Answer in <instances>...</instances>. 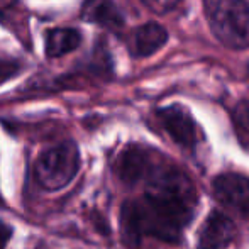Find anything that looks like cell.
<instances>
[{"label": "cell", "mask_w": 249, "mask_h": 249, "mask_svg": "<svg viewBox=\"0 0 249 249\" xmlns=\"http://www.w3.org/2000/svg\"><path fill=\"white\" fill-rule=\"evenodd\" d=\"M144 181L148 183L144 195L127 200L121 209L122 239L131 248H138L144 237L178 244L198 205L194 183L163 158Z\"/></svg>", "instance_id": "obj_1"}, {"label": "cell", "mask_w": 249, "mask_h": 249, "mask_svg": "<svg viewBox=\"0 0 249 249\" xmlns=\"http://www.w3.org/2000/svg\"><path fill=\"white\" fill-rule=\"evenodd\" d=\"M212 33L222 44L249 48V3L244 0H203Z\"/></svg>", "instance_id": "obj_2"}, {"label": "cell", "mask_w": 249, "mask_h": 249, "mask_svg": "<svg viewBox=\"0 0 249 249\" xmlns=\"http://www.w3.org/2000/svg\"><path fill=\"white\" fill-rule=\"evenodd\" d=\"M80 168V153L75 142H63L44 151L36 161L34 173L41 187L59 190L75 178Z\"/></svg>", "instance_id": "obj_3"}, {"label": "cell", "mask_w": 249, "mask_h": 249, "mask_svg": "<svg viewBox=\"0 0 249 249\" xmlns=\"http://www.w3.org/2000/svg\"><path fill=\"white\" fill-rule=\"evenodd\" d=\"M158 121L171 139L183 149H195L198 144V127L192 114L181 105H170L158 110Z\"/></svg>", "instance_id": "obj_4"}, {"label": "cell", "mask_w": 249, "mask_h": 249, "mask_svg": "<svg viewBox=\"0 0 249 249\" xmlns=\"http://www.w3.org/2000/svg\"><path fill=\"white\" fill-rule=\"evenodd\" d=\"M160 158V154L148 148L129 146L119 154L117 163H115V173L119 180L124 181L125 185H136L148 178Z\"/></svg>", "instance_id": "obj_5"}, {"label": "cell", "mask_w": 249, "mask_h": 249, "mask_svg": "<svg viewBox=\"0 0 249 249\" xmlns=\"http://www.w3.org/2000/svg\"><path fill=\"white\" fill-rule=\"evenodd\" d=\"M212 192L224 207L249 217V178L239 173H222L213 178Z\"/></svg>", "instance_id": "obj_6"}, {"label": "cell", "mask_w": 249, "mask_h": 249, "mask_svg": "<svg viewBox=\"0 0 249 249\" xmlns=\"http://www.w3.org/2000/svg\"><path fill=\"white\" fill-rule=\"evenodd\" d=\"M236 236L237 229L232 220L220 210H212L200 227L197 249H226Z\"/></svg>", "instance_id": "obj_7"}, {"label": "cell", "mask_w": 249, "mask_h": 249, "mask_svg": "<svg viewBox=\"0 0 249 249\" xmlns=\"http://www.w3.org/2000/svg\"><path fill=\"white\" fill-rule=\"evenodd\" d=\"M168 39V33L163 26L156 22H148L144 26L138 27L136 33L132 34L131 41V51L138 58H146L153 53L164 46Z\"/></svg>", "instance_id": "obj_8"}, {"label": "cell", "mask_w": 249, "mask_h": 249, "mask_svg": "<svg viewBox=\"0 0 249 249\" xmlns=\"http://www.w3.org/2000/svg\"><path fill=\"white\" fill-rule=\"evenodd\" d=\"M82 19L108 29H119L124 24L121 10L114 0H85L82 7Z\"/></svg>", "instance_id": "obj_9"}, {"label": "cell", "mask_w": 249, "mask_h": 249, "mask_svg": "<svg viewBox=\"0 0 249 249\" xmlns=\"http://www.w3.org/2000/svg\"><path fill=\"white\" fill-rule=\"evenodd\" d=\"M80 41H82V36L76 29H71V27L51 29L46 34V56L59 58L66 53H71L80 46Z\"/></svg>", "instance_id": "obj_10"}, {"label": "cell", "mask_w": 249, "mask_h": 249, "mask_svg": "<svg viewBox=\"0 0 249 249\" xmlns=\"http://www.w3.org/2000/svg\"><path fill=\"white\" fill-rule=\"evenodd\" d=\"M236 121L239 127L249 134V100L239 102V105L236 107Z\"/></svg>", "instance_id": "obj_11"}, {"label": "cell", "mask_w": 249, "mask_h": 249, "mask_svg": "<svg viewBox=\"0 0 249 249\" xmlns=\"http://www.w3.org/2000/svg\"><path fill=\"white\" fill-rule=\"evenodd\" d=\"M144 3L149 7L151 10L158 14H164L168 10H171L178 3V0H144Z\"/></svg>", "instance_id": "obj_12"}, {"label": "cell", "mask_w": 249, "mask_h": 249, "mask_svg": "<svg viewBox=\"0 0 249 249\" xmlns=\"http://www.w3.org/2000/svg\"><path fill=\"white\" fill-rule=\"evenodd\" d=\"M17 73V65L16 63H10V61H2L0 59V82H5L7 78Z\"/></svg>", "instance_id": "obj_13"}, {"label": "cell", "mask_w": 249, "mask_h": 249, "mask_svg": "<svg viewBox=\"0 0 249 249\" xmlns=\"http://www.w3.org/2000/svg\"><path fill=\"white\" fill-rule=\"evenodd\" d=\"M10 236H12V229H10L5 222H2V220H0V249H3L7 246Z\"/></svg>", "instance_id": "obj_14"}, {"label": "cell", "mask_w": 249, "mask_h": 249, "mask_svg": "<svg viewBox=\"0 0 249 249\" xmlns=\"http://www.w3.org/2000/svg\"><path fill=\"white\" fill-rule=\"evenodd\" d=\"M17 0H0V17L5 16L9 10H12L16 7Z\"/></svg>", "instance_id": "obj_15"}, {"label": "cell", "mask_w": 249, "mask_h": 249, "mask_svg": "<svg viewBox=\"0 0 249 249\" xmlns=\"http://www.w3.org/2000/svg\"><path fill=\"white\" fill-rule=\"evenodd\" d=\"M248 68H249V66H248Z\"/></svg>", "instance_id": "obj_16"}]
</instances>
